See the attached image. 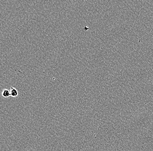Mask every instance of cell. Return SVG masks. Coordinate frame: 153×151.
Instances as JSON below:
<instances>
[{"label":"cell","instance_id":"1","mask_svg":"<svg viewBox=\"0 0 153 151\" xmlns=\"http://www.w3.org/2000/svg\"><path fill=\"white\" fill-rule=\"evenodd\" d=\"M10 96L12 97H16L19 95V92L18 90L13 87H11L10 90Z\"/></svg>","mask_w":153,"mask_h":151},{"label":"cell","instance_id":"2","mask_svg":"<svg viewBox=\"0 0 153 151\" xmlns=\"http://www.w3.org/2000/svg\"><path fill=\"white\" fill-rule=\"evenodd\" d=\"M3 97H9L10 96V90L7 89H4L2 91L1 93Z\"/></svg>","mask_w":153,"mask_h":151},{"label":"cell","instance_id":"3","mask_svg":"<svg viewBox=\"0 0 153 151\" xmlns=\"http://www.w3.org/2000/svg\"></svg>","mask_w":153,"mask_h":151}]
</instances>
